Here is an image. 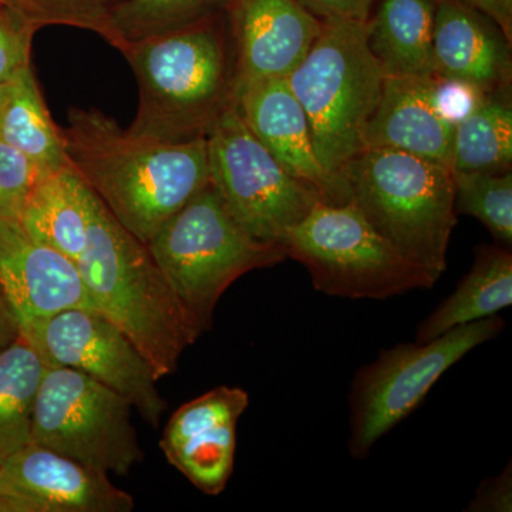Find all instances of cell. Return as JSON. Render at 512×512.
Masks as SVG:
<instances>
[{
    "mask_svg": "<svg viewBox=\"0 0 512 512\" xmlns=\"http://www.w3.org/2000/svg\"><path fill=\"white\" fill-rule=\"evenodd\" d=\"M60 133L74 171L143 244L210 184L207 138L137 136L96 109L70 110Z\"/></svg>",
    "mask_w": 512,
    "mask_h": 512,
    "instance_id": "6da1fadb",
    "label": "cell"
},
{
    "mask_svg": "<svg viewBox=\"0 0 512 512\" xmlns=\"http://www.w3.org/2000/svg\"><path fill=\"white\" fill-rule=\"evenodd\" d=\"M138 86L128 130L167 143L207 138L234 101V56L215 15L184 28L128 42Z\"/></svg>",
    "mask_w": 512,
    "mask_h": 512,
    "instance_id": "7a4b0ae2",
    "label": "cell"
},
{
    "mask_svg": "<svg viewBox=\"0 0 512 512\" xmlns=\"http://www.w3.org/2000/svg\"><path fill=\"white\" fill-rule=\"evenodd\" d=\"M90 302L133 342L158 380L177 370L202 333L147 245L120 224L93 192L86 248L77 259Z\"/></svg>",
    "mask_w": 512,
    "mask_h": 512,
    "instance_id": "3957f363",
    "label": "cell"
},
{
    "mask_svg": "<svg viewBox=\"0 0 512 512\" xmlns=\"http://www.w3.org/2000/svg\"><path fill=\"white\" fill-rule=\"evenodd\" d=\"M349 202L400 254L441 278L457 224L453 168L390 150L366 148L340 170Z\"/></svg>",
    "mask_w": 512,
    "mask_h": 512,
    "instance_id": "277c9868",
    "label": "cell"
},
{
    "mask_svg": "<svg viewBox=\"0 0 512 512\" xmlns=\"http://www.w3.org/2000/svg\"><path fill=\"white\" fill-rule=\"evenodd\" d=\"M384 73L370 52L367 22L323 20L302 62L286 76L306 117L313 150L333 177L363 151L367 124L377 109Z\"/></svg>",
    "mask_w": 512,
    "mask_h": 512,
    "instance_id": "5b68a950",
    "label": "cell"
},
{
    "mask_svg": "<svg viewBox=\"0 0 512 512\" xmlns=\"http://www.w3.org/2000/svg\"><path fill=\"white\" fill-rule=\"evenodd\" d=\"M147 248L201 333L211 328L215 306L229 286L288 258L281 245L247 234L211 184L168 218Z\"/></svg>",
    "mask_w": 512,
    "mask_h": 512,
    "instance_id": "8992f818",
    "label": "cell"
},
{
    "mask_svg": "<svg viewBox=\"0 0 512 512\" xmlns=\"http://www.w3.org/2000/svg\"><path fill=\"white\" fill-rule=\"evenodd\" d=\"M284 248L308 269L316 291L338 298L383 301L440 281L400 254L352 202H318L286 234Z\"/></svg>",
    "mask_w": 512,
    "mask_h": 512,
    "instance_id": "52a82bcc",
    "label": "cell"
},
{
    "mask_svg": "<svg viewBox=\"0 0 512 512\" xmlns=\"http://www.w3.org/2000/svg\"><path fill=\"white\" fill-rule=\"evenodd\" d=\"M504 329L505 320L494 315L429 342L380 350L372 363L357 370L350 387V456L365 460L377 441L423 403L447 370Z\"/></svg>",
    "mask_w": 512,
    "mask_h": 512,
    "instance_id": "ba28073f",
    "label": "cell"
},
{
    "mask_svg": "<svg viewBox=\"0 0 512 512\" xmlns=\"http://www.w3.org/2000/svg\"><path fill=\"white\" fill-rule=\"evenodd\" d=\"M133 409L126 397L82 372L46 366L30 443L107 476H127L144 460Z\"/></svg>",
    "mask_w": 512,
    "mask_h": 512,
    "instance_id": "9c48e42d",
    "label": "cell"
},
{
    "mask_svg": "<svg viewBox=\"0 0 512 512\" xmlns=\"http://www.w3.org/2000/svg\"><path fill=\"white\" fill-rule=\"evenodd\" d=\"M207 153L210 184L256 241L284 247L286 234L323 202L259 143L234 101L208 133Z\"/></svg>",
    "mask_w": 512,
    "mask_h": 512,
    "instance_id": "30bf717a",
    "label": "cell"
},
{
    "mask_svg": "<svg viewBox=\"0 0 512 512\" xmlns=\"http://www.w3.org/2000/svg\"><path fill=\"white\" fill-rule=\"evenodd\" d=\"M47 367H67L126 397L140 416L157 427L167 402L158 377L130 339L96 309H69L19 328Z\"/></svg>",
    "mask_w": 512,
    "mask_h": 512,
    "instance_id": "8fae6325",
    "label": "cell"
},
{
    "mask_svg": "<svg viewBox=\"0 0 512 512\" xmlns=\"http://www.w3.org/2000/svg\"><path fill=\"white\" fill-rule=\"evenodd\" d=\"M9 512H131L134 500L107 474L29 443L0 463Z\"/></svg>",
    "mask_w": 512,
    "mask_h": 512,
    "instance_id": "7c38bea8",
    "label": "cell"
},
{
    "mask_svg": "<svg viewBox=\"0 0 512 512\" xmlns=\"http://www.w3.org/2000/svg\"><path fill=\"white\" fill-rule=\"evenodd\" d=\"M241 387L218 386L183 404L168 420L160 447L168 463L207 495H220L234 473L237 426L248 409Z\"/></svg>",
    "mask_w": 512,
    "mask_h": 512,
    "instance_id": "4fadbf2b",
    "label": "cell"
},
{
    "mask_svg": "<svg viewBox=\"0 0 512 512\" xmlns=\"http://www.w3.org/2000/svg\"><path fill=\"white\" fill-rule=\"evenodd\" d=\"M234 56V90L265 77H286L302 62L323 20L298 0H224Z\"/></svg>",
    "mask_w": 512,
    "mask_h": 512,
    "instance_id": "5bb4252c",
    "label": "cell"
},
{
    "mask_svg": "<svg viewBox=\"0 0 512 512\" xmlns=\"http://www.w3.org/2000/svg\"><path fill=\"white\" fill-rule=\"evenodd\" d=\"M234 103L249 131L289 174L315 188L325 204H348L343 180L330 175L316 157L308 117L286 77L241 84L235 87Z\"/></svg>",
    "mask_w": 512,
    "mask_h": 512,
    "instance_id": "9a60e30c",
    "label": "cell"
},
{
    "mask_svg": "<svg viewBox=\"0 0 512 512\" xmlns=\"http://www.w3.org/2000/svg\"><path fill=\"white\" fill-rule=\"evenodd\" d=\"M0 291L19 328L69 309H94L77 262L0 221Z\"/></svg>",
    "mask_w": 512,
    "mask_h": 512,
    "instance_id": "2e32d148",
    "label": "cell"
},
{
    "mask_svg": "<svg viewBox=\"0 0 512 512\" xmlns=\"http://www.w3.org/2000/svg\"><path fill=\"white\" fill-rule=\"evenodd\" d=\"M512 40L464 0H436L434 74L463 80L485 94L510 92Z\"/></svg>",
    "mask_w": 512,
    "mask_h": 512,
    "instance_id": "e0dca14e",
    "label": "cell"
},
{
    "mask_svg": "<svg viewBox=\"0 0 512 512\" xmlns=\"http://www.w3.org/2000/svg\"><path fill=\"white\" fill-rule=\"evenodd\" d=\"M454 130L434 103L433 76L384 77L363 150L390 148L451 167Z\"/></svg>",
    "mask_w": 512,
    "mask_h": 512,
    "instance_id": "ac0fdd59",
    "label": "cell"
},
{
    "mask_svg": "<svg viewBox=\"0 0 512 512\" xmlns=\"http://www.w3.org/2000/svg\"><path fill=\"white\" fill-rule=\"evenodd\" d=\"M92 198L93 191L67 165L40 175L18 222L30 238L77 262L87 244Z\"/></svg>",
    "mask_w": 512,
    "mask_h": 512,
    "instance_id": "d6986e66",
    "label": "cell"
},
{
    "mask_svg": "<svg viewBox=\"0 0 512 512\" xmlns=\"http://www.w3.org/2000/svg\"><path fill=\"white\" fill-rule=\"evenodd\" d=\"M436 0H380L367 42L386 77L434 76Z\"/></svg>",
    "mask_w": 512,
    "mask_h": 512,
    "instance_id": "ffe728a7",
    "label": "cell"
},
{
    "mask_svg": "<svg viewBox=\"0 0 512 512\" xmlns=\"http://www.w3.org/2000/svg\"><path fill=\"white\" fill-rule=\"evenodd\" d=\"M512 305V254L500 244L478 245L473 266L456 291L434 309L416 332V342L439 338L448 330L467 325Z\"/></svg>",
    "mask_w": 512,
    "mask_h": 512,
    "instance_id": "44dd1931",
    "label": "cell"
},
{
    "mask_svg": "<svg viewBox=\"0 0 512 512\" xmlns=\"http://www.w3.org/2000/svg\"><path fill=\"white\" fill-rule=\"evenodd\" d=\"M0 141L29 158L42 175L70 165L60 127L47 110L32 67L6 83Z\"/></svg>",
    "mask_w": 512,
    "mask_h": 512,
    "instance_id": "7402d4cb",
    "label": "cell"
},
{
    "mask_svg": "<svg viewBox=\"0 0 512 512\" xmlns=\"http://www.w3.org/2000/svg\"><path fill=\"white\" fill-rule=\"evenodd\" d=\"M46 365L28 340L0 349V458L30 443L33 412Z\"/></svg>",
    "mask_w": 512,
    "mask_h": 512,
    "instance_id": "603a6c76",
    "label": "cell"
},
{
    "mask_svg": "<svg viewBox=\"0 0 512 512\" xmlns=\"http://www.w3.org/2000/svg\"><path fill=\"white\" fill-rule=\"evenodd\" d=\"M512 167L510 92L488 94L454 130V171L507 173Z\"/></svg>",
    "mask_w": 512,
    "mask_h": 512,
    "instance_id": "cb8c5ba5",
    "label": "cell"
},
{
    "mask_svg": "<svg viewBox=\"0 0 512 512\" xmlns=\"http://www.w3.org/2000/svg\"><path fill=\"white\" fill-rule=\"evenodd\" d=\"M224 0H123L110 20V45L121 49L128 42L184 28L222 10Z\"/></svg>",
    "mask_w": 512,
    "mask_h": 512,
    "instance_id": "d4e9b609",
    "label": "cell"
},
{
    "mask_svg": "<svg viewBox=\"0 0 512 512\" xmlns=\"http://www.w3.org/2000/svg\"><path fill=\"white\" fill-rule=\"evenodd\" d=\"M454 171V170H453ZM457 215L476 218L497 244L512 245V173L454 171Z\"/></svg>",
    "mask_w": 512,
    "mask_h": 512,
    "instance_id": "484cf974",
    "label": "cell"
},
{
    "mask_svg": "<svg viewBox=\"0 0 512 512\" xmlns=\"http://www.w3.org/2000/svg\"><path fill=\"white\" fill-rule=\"evenodd\" d=\"M37 30L62 25L92 30L107 42L114 9L123 0H2Z\"/></svg>",
    "mask_w": 512,
    "mask_h": 512,
    "instance_id": "4316f807",
    "label": "cell"
},
{
    "mask_svg": "<svg viewBox=\"0 0 512 512\" xmlns=\"http://www.w3.org/2000/svg\"><path fill=\"white\" fill-rule=\"evenodd\" d=\"M40 175L29 158L0 141V221H19Z\"/></svg>",
    "mask_w": 512,
    "mask_h": 512,
    "instance_id": "83f0119b",
    "label": "cell"
},
{
    "mask_svg": "<svg viewBox=\"0 0 512 512\" xmlns=\"http://www.w3.org/2000/svg\"><path fill=\"white\" fill-rule=\"evenodd\" d=\"M37 29L0 0V82L8 83L30 67Z\"/></svg>",
    "mask_w": 512,
    "mask_h": 512,
    "instance_id": "f1b7e54d",
    "label": "cell"
},
{
    "mask_svg": "<svg viewBox=\"0 0 512 512\" xmlns=\"http://www.w3.org/2000/svg\"><path fill=\"white\" fill-rule=\"evenodd\" d=\"M484 92L463 80L433 76V97L441 116L454 127L470 116L485 99Z\"/></svg>",
    "mask_w": 512,
    "mask_h": 512,
    "instance_id": "f546056e",
    "label": "cell"
},
{
    "mask_svg": "<svg viewBox=\"0 0 512 512\" xmlns=\"http://www.w3.org/2000/svg\"><path fill=\"white\" fill-rule=\"evenodd\" d=\"M466 511L511 512L512 511V471L511 463L498 474L481 483L476 497L468 504Z\"/></svg>",
    "mask_w": 512,
    "mask_h": 512,
    "instance_id": "4dcf8cb0",
    "label": "cell"
},
{
    "mask_svg": "<svg viewBox=\"0 0 512 512\" xmlns=\"http://www.w3.org/2000/svg\"><path fill=\"white\" fill-rule=\"evenodd\" d=\"M320 20L352 19L367 22L376 0H298Z\"/></svg>",
    "mask_w": 512,
    "mask_h": 512,
    "instance_id": "1f68e13d",
    "label": "cell"
},
{
    "mask_svg": "<svg viewBox=\"0 0 512 512\" xmlns=\"http://www.w3.org/2000/svg\"><path fill=\"white\" fill-rule=\"evenodd\" d=\"M493 19L508 39L512 40V0H464Z\"/></svg>",
    "mask_w": 512,
    "mask_h": 512,
    "instance_id": "d6a6232c",
    "label": "cell"
},
{
    "mask_svg": "<svg viewBox=\"0 0 512 512\" xmlns=\"http://www.w3.org/2000/svg\"><path fill=\"white\" fill-rule=\"evenodd\" d=\"M19 325L8 301L0 291V349L6 348L19 338Z\"/></svg>",
    "mask_w": 512,
    "mask_h": 512,
    "instance_id": "836d02e7",
    "label": "cell"
},
{
    "mask_svg": "<svg viewBox=\"0 0 512 512\" xmlns=\"http://www.w3.org/2000/svg\"><path fill=\"white\" fill-rule=\"evenodd\" d=\"M6 83L0 82V103H2L3 96H5Z\"/></svg>",
    "mask_w": 512,
    "mask_h": 512,
    "instance_id": "e575fe53",
    "label": "cell"
},
{
    "mask_svg": "<svg viewBox=\"0 0 512 512\" xmlns=\"http://www.w3.org/2000/svg\"><path fill=\"white\" fill-rule=\"evenodd\" d=\"M0 512H9V507L0 500Z\"/></svg>",
    "mask_w": 512,
    "mask_h": 512,
    "instance_id": "d590c367",
    "label": "cell"
},
{
    "mask_svg": "<svg viewBox=\"0 0 512 512\" xmlns=\"http://www.w3.org/2000/svg\"><path fill=\"white\" fill-rule=\"evenodd\" d=\"M0 463H2V458H0Z\"/></svg>",
    "mask_w": 512,
    "mask_h": 512,
    "instance_id": "8d00e7d4",
    "label": "cell"
}]
</instances>
